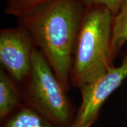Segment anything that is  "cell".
I'll list each match as a JSON object with an SVG mask.
<instances>
[{
    "mask_svg": "<svg viewBox=\"0 0 127 127\" xmlns=\"http://www.w3.org/2000/svg\"><path fill=\"white\" fill-rule=\"evenodd\" d=\"M85 9L81 0H52L18 18V25L27 30L67 92Z\"/></svg>",
    "mask_w": 127,
    "mask_h": 127,
    "instance_id": "cell-1",
    "label": "cell"
},
{
    "mask_svg": "<svg viewBox=\"0 0 127 127\" xmlns=\"http://www.w3.org/2000/svg\"><path fill=\"white\" fill-rule=\"evenodd\" d=\"M114 15L102 6H86L73 56L71 85L79 90L113 66Z\"/></svg>",
    "mask_w": 127,
    "mask_h": 127,
    "instance_id": "cell-2",
    "label": "cell"
},
{
    "mask_svg": "<svg viewBox=\"0 0 127 127\" xmlns=\"http://www.w3.org/2000/svg\"><path fill=\"white\" fill-rule=\"evenodd\" d=\"M22 100L57 127H70L76 112L50 63L35 49L30 72L21 84Z\"/></svg>",
    "mask_w": 127,
    "mask_h": 127,
    "instance_id": "cell-3",
    "label": "cell"
},
{
    "mask_svg": "<svg viewBox=\"0 0 127 127\" xmlns=\"http://www.w3.org/2000/svg\"><path fill=\"white\" fill-rule=\"evenodd\" d=\"M127 78V54L117 66H112L94 81L80 89L81 100L71 127H92L110 95Z\"/></svg>",
    "mask_w": 127,
    "mask_h": 127,
    "instance_id": "cell-4",
    "label": "cell"
},
{
    "mask_svg": "<svg viewBox=\"0 0 127 127\" xmlns=\"http://www.w3.org/2000/svg\"><path fill=\"white\" fill-rule=\"evenodd\" d=\"M35 49L31 35L22 26L1 30V68L19 84L26 79L30 72Z\"/></svg>",
    "mask_w": 127,
    "mask_h": 127,
    "instance_id": "cell-5",
    "label": "cell"
},
{
    "mask_svg": "<svg viewBox=\"0 0 127 127\" xmlns=\"http://www.w3.org/2000/svg\"><path fill=\"white\" fill-rule=\"evenodd\" d=\"M23 102L20 84L0 68V122L8 117Z\"/></svg>",
    "mask_w": 127,
    "mask_h": 127,
    "instance_id": "cell-6",
    "label": "cell"
},
{
    "mask_svg": "<svg viewBox=\"0 0 127 127\" xmlns=\"http://www.w3.org/2000/svg\"><path fill=\"white\" fill-rule=\"evenodd\" d=\"M1 127H57L22 102L8 117L1 122Z\"/></svg>",
    "mask_w": 127,
    "mask_h": 127,
    "instance_id": "cell-7",
    "label": "cell"
},
{
    "mask_svg": "<svg viewBox=\"0 0 127 127\" xmlns=\"http://www.w3.org/2000/svg\"><path fill=\"white\" fill-rule=\"evenodd\" d=\"M127 42V0L123 1L118 12L114 15L112 27V52L114 59Z\"/></svg>",
    "mask_w": 127,
    "mask_h": 127,
    "instance_id": "cell-8",
    "label": "cell"
},
{
    "mask_svg": "<svg viewBox=\"0 0 127 127\" xmlns=\"http://www.w3.org/2000/svg\"><path fill=\"white\" fill-rule=\"evenodd\" d=\"M50 1L52 0H7L5 13L18 18Z\"/></svg>",
    "mask_w": 127,
    "mask_h": 127,
    "instance_id": "cell-9",
    "label": "cell"
},
{
    "mask_svg": "<svg viewBox=\"0 0 127 127\" xmlns=\"http://www.w3.org/2000/svg\"><path fill=\"white\" fill-rule=\"evenodd\" d=\"M86 6H102L115 15L118 12L124 0H81Z\"/></svg>",
    "mask_w": 127,
    "mask_h": 127,
    "instance_id": "cell-10",
    "label": "cell"
}]
</instances>
